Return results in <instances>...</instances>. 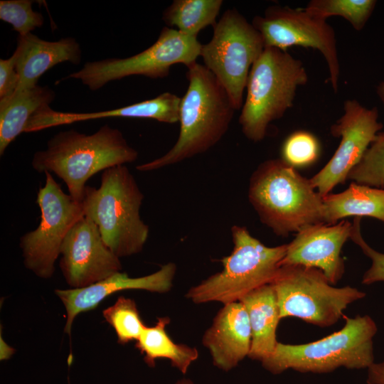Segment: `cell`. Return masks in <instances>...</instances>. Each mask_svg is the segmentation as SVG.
<instances>
[{
    "label": "cell",
    "mask_w": 384,
    "mask_h": 384,
    "mask_svg": "<svg viewBox=\"0 0 384 384\" xmlns=\"http://www.w3.org/2000/svg\"><path fill=\"white\" fill-rule=\"evenodd\" d=\"M376 1L374 0H312L305 9L322 19L341 16L356 31L362 30L370 17Z\"/></svg>",
    "instance_id": "cell-25"
},
{
    "label": "cell",
    "mask_w": 384,
    "mask_h": 384,
    "mask_svg": "<svg viewBox=\"0 0 384 384\" xmlns=\"http://www.w3.org/2000/svg\"><path fill=\"white\" fill-rule=\"evenodd\" d=\"M248 199L260 221L278 236L325 223L322 196L310 179L282 159L258 166L250 179Z\"/></svg>",
    "instance_id": "cell-3"
},
{
    "label": "cell",
    "mask_w": 384,
    "mask_h": 384,
    "mask_svg": "<svg viewBox=\"0 0 384 384\" xmlns=\"http://www.w3.org/2000/svg\"><path fill=\"white\" fill-rule=\"evenodd\" d=\"M308 82L301 60L276 48L265 47L249 73L239 123L245 137L262 141L269 124L292 107L299 87Z\"/></svg>",
    "instance_id": "cell-5"
},
{
    "label": "cell",
    "mask_w": 384,
    "mask_h": 384,
    "mask_svg": "<svg viewBox=\"0 0 384 384\" xmlns=\"http://www.w3.org/2000/svg\"><path fill=\"white\" fill-rule=\"evenodd\" d=\"M137 157V151L122 132L105 124L90 134L75 129L57 133L48 140L45 149L33 154L31 166L38 173L55 174L66 184L68 193L81 203L86 182L93 175Z\"/></svg>",
    "instance_id": "cell-2"
},
{
    "label": "cell",
    "mask_w": 384,
    "mask_h": 384,
    "mask_svg": "<svg viewBox=\"0 0 384 384\" xmlns=\"http://www.w3.org/2000/svg\"><path fill=\"white\" fill-rule=\"evenodd\" d=\"M201 46L197 37L165 26L154 44L142 52L125 58L87 62L80 70L63 80H79L95 91L111 81L132 75L164 78L169 75L171 68L175 64H183L188 68L196 63Z\"/></svg>",
    "instance_id": "cell-10"
},
{
    "label": "cell",
    "mask_w": 384,
    "mask_h": 384,
    "mask_svg": "<svg viewBox=\"0 0 384 384\" xmlns=\"http://www.w3.org/2000/svg\"><path fill=\"white\" fill-rule=\"evenodd\" d=\"M353 223L341 220L336 224L319 223L298 233L287 244L283 265H302L321 270L331 284H336L345 272L341 250L351 238Z\"/></svg>",
    "instance_id": "cell-15"
},
{
    "label": "cell",
    "mask_w": 384,
    "mask_h": 384,
    "mask_svg": "<svg viewBox=\"0 0 384 384\" xmlns=\"http://www.w3.org/2000/svg\"><path fill=\"white\" fill-rule=\"evenodd\" d=\"M188 86L181 97L178 137L163 156L137 166L150 171L176 164L214 146L227 132L235 109L222 85L197 62L187 68Z\"/></svg>",
    "instance_id": "cell-1"
},
{
    "label": "cell",
    "mask_w": 384,
    "mask_h": 384,
    "mask_svg": "<svg viewBox=\"0 0 384 384\" xmlns=\"http://www.w3.org/2000/svg\"><path fill=\"white\" fill-rule=\"evenodd\" d=\"M144 199L125 165L102 172L99 188L87 186L81 201L85 216L92 220L108 247L119 257L140 252L149 236L140 209Z\"/></svg>",
    "instance_id": "cell-4"
},
{
    "label": "cell",
    "mask_w": 384,
    "mask_h": 384,
    "mask_svg": "<svg viewBox=\"0 0 384 384\" xmlns=\"http://www.w3.org/2000/svg\"><path fill=\"white\" fill-rule=\"evenodd\" d=\"M222 0H174L164 11L162 19L167 27L197 37L206 27L217 23Z\"/></svg>",
    "instance_id": "cell-24"
},
{
    "label": "cell",
    "mask_w": 384,
    "mask_h": 384,
    "mask_svg": "<svg viewBox=\"0 0 384 384\" xmlns=\"http://www.w3.org/2000/svg\"><path fill=\"white\" fill-rule=\"evenodd\" d=\"M367 369L368 384H384V361L373 363Z\"/></svg>",
    "instance_id": "cell-32"
},
{
    "label": "cell",
    "mask_w": 384,
    "mask_h": 384,
    "mask_svg": "<svg viewBox=\"0 0 384 384\" xmlns=\"http://www.w3.org/2000/svg\"><path fill=\"white\" fill-rule=\"evenodd\" d=\"M383 128L377 107L368 109L356 100H346L343 115L331 125V134L340 143L328 163L312 178L313 187L323 197L343 184Z\"/></svg>",
    "instance_id": "cell-13"
},
{
    "label": "cell",
    "mask_w": 384,
    "mask_h": 384,
    "mask_svg": "<svg viewBox=\"0 0 384 384\" xmlns=\"http://www.w3.org/2000/svg\"><path fill=\"white\" fill-rule=\"evenodd\" d=\"M270 284L281 319L296 317L320 327L336 324L349 304L366 296L355 287H334L321 270L302 265L280 266Z\"/></svg>",
    "instance_id": "cell-8"
},
{
    "label": "cell",
    "mask_w": 384,
    "mask_h": 384,
    "mask_svg": "<svg viewBox=\"0 0 384 384\" xmlns=\"http://www.w3.org/2000/svg\"><path fill=\"white\" fill-rule=\"evenodd\" d=\"M324 223H337L346 217H371L384 223V188L351 182L343 191L322 197Z\"/></svg>",
    "instance_id": "cell-22"
},
{
    "label": "cell",
    "mask_w": 384,
    "mask_h": 384,
    "mask_svg": "<svg viewBox=\"0 0 384 384\" xmlns=\"http://www.w3.org/2000/svg\"><path fill=\"white\" fill-rule=\"evenodd\" d=\"M181 98L166 92L157 97L117 109L91 112H68L53 110L50 105L37 111L28 121L25 133L38 132L75 122L110 117L152 119L160 122H178Z\"/></svg>",
    "instance_id": "cell-17"
},
{
    "label": "cell",
    "mask_w": 384,
    "mask_h": 384,
    "mask_svg": "<svg viewBox=\"0 0 384 384\" xmlns=\"http://www.w3.org/2000/svg\"><path fill=\"white\" fill-rule=\"evenodd\" d=\"M31 0H1L0 19L12 26L18 36L32 33L43 26L44 17L33 10Z\"/></svg>",
    "instance_id": "cell-28"
},
{
    "label": "cell",
    "mask_w": 384,
    "mask_h": 384,
    "mask_svg": "<svg viewBox=\"0 0 384 384\" xmlns=\"http://www.w3.org/2000/svg\"><path fill=\"white\" fill-rule=\"evenodd\" d=\"M376 92L380 100V101L384 105V81L380 82L377 86Z\"/></svg>",
    "instance_id": "cell-33"
},
{
    "label": "cell",
    "mask_w": 384,
    "mask_h": 384,
    "mask_svg": "<svg viewBox=\"0 0 384 384\" xmlns=\"http://www.w3.org/2000/svg\"><path fill=\"white\" fill-rule=\"evenodd\" d=\"M361 218H354L351 238L360 247L362 252L371 260L370 268L364 273L362 278L363 284H372L384 282V253L372 248L363 238L361 232Z\"/></svg>",
    "instance_id": "cell-30"
},
{
    "label": "cell",
    "mask_w": 384,
    "mask_h": 384,
    "mask_svg": "<svg viewBox=\"0 0 384 384\" xmlns=\"http://www.w3.org/2000/svg\"><path fill=\"white\" fill-rule=\"evenodd\" d=\"M377 330L375 322L368 315L345 317L343 328L319 340L304 344L278 342L261 363L274 375L288 369L325 373L340 367L368 368L374 363L373 339Z\"/></svg>",
    "instance_id": "cell-6"
},
{
    "label": "cell",
    "mask_w": 384,
    "mask_h": 384,
    "mask_svg": "<svg viewBox=\"0 0 384 384\" xmlns=\"http://www.w3.org/2000/svg\"><path fill=\"white\" fill-rule=\"evenodd\" d=\"M252 24L261 34L265 47L287 51L292 46L319 50L329 70V81L336 92L340 75L335 31L322 19L305 9L272 6L263 16H255Z\"/></svg>",
    "instance_id": "cell-12"
},
{
    "label": "cell",
    "mask_w": 384,
    "mask_h": 384,
    "mask_svg": "<svg viewBox=\"0 0 384 384\" xmlns=\"http://www.w3.org/2000/svg\"><path fill=\"white\" fill-rule=\"evenodd\" d=\"M44 174L45 184L36 196L39 225L20 238L19 245L25 267L37 277L49 279L66 235L85 215L81 203L65 193L50 173Z\"/></svg>",
    "instance_id": "cell-11"
},
{
    "label": "cell",
    "mask_w": 384,
    "mask_h": 384,
    "mask_svg": "<svg viewBox=\"0 0 384 384\" xmlns=\"http://www.w3.org/2000/svg\"><path fill=\"white\" fill-rule=\"evenodd\" d=\"M16 55V67L19 81L17 90L38 85L40 78L55 65L69 62L78 65L81 60L80 46L73 37L48 41L30 33L18 36Z\"/></svg>",
    "instance_id": "cell-19"
},
{
    "label": "cell",
    "mask_w": 384,
    "mask_h": 384,
    "mask_svg": "<svg viewBox=\"0 0 384 384\" xmlns=\"http://www.w3.org/2000/svg\"><path fill=\"white\" fill-rule=\"evenodd\" d=\"M202 343L209 351L213 363L229 371L248 355L252 331L249 316L240 301L224 304L205 331Z\"/></svg>",
    "instance_id": "cell-18"
},
{
    "label": "cell",
    "mask_w": 384,
    "mask_h": 384,
    "mask_svg": "<svg viewBox=\"0 0 384 384\" xmlns=\"http://www.w3.org/2000/svg\"><path fill=\"white\" fill-rule=\"evenodd\" d=\"M232 252L221 262L223 270L192 287L186 297L196 304L218 302L223 305L240 301L275 277L287 244L268 247L243 226L231 228Z\"/></svg>",
    "instance_id": "cell-7"
},
{
    "label": "cell",
    "mask_w": 384,
    "mask_h": 384,
    "mask_svg": "<svg viewBox=\"0 0 384 384\" xmlns=\"http://www.w3.org/2000/svg\"><path fill=\"white\" fill-rule=\"evenodd\" d=\"M320 145L316 137L306 131L291 134L282 148V159L294 167H303L315 162L319 155Z\"/></svg>",
    "instance_id": "cell-29"
},
{
    "label": "cell",
    "mask_w": 384,
    "mask_h": 384,
    "mask_svg": "<svg viewBox=\"0 0 384 384\" xmlns=\"http://www.w3.org/2000/svg\"><path fill=\"white\" fill-rule=\"evenodd\" d=\"M348 179L359 184L384 188V132H379Z\"/></svg>",
    "instance_id": "cell-27"
},
{
    "label": "cell",
    "mask_w": 384,
    "mask_h": 384,
    "mask_svg": "<svg viewBox=\"0 0 384 384\" xmlns=\"http://www.w3.org/2000/svg\"><path fill=\"white\" fill-rule=\"evenodd\" d=\"M55 92L47 86L15 91L0 99V156L22 133L31 117L55 100Z\"/></svg>",
    "instance_id": "cell-21"
},
{
    "label": "cell",
    "mask_w": 384,
    "mask_h": 384,
    "mask_svg": "<svg viewBox=\"0 0 384 384\" xmlns=\"http://www.w3.org/2000/svg\"><path fill=\"white\" fill-rule=\"evenodd\" d=\"M60 255L59 265L71 289L90 286L122 270L119 257L105 244L96 224L86 216L70 229Z\"/></svg>",
    "instance_id": "cell-14"
},
{
    "label": "cell",
    "mask_w": 384,
    "mask_h": 384,
    "mask_svg": "<svg viewBox=\"0 0 384 384\" xmlns=\"http://www.w3.org/2000/svg\"><path fill=\"white\" fill-rule=\"evenodd\" d=\"M102 314L121 344L137 341L146 326L135 302L129 298L119 297L113 305L103 310Z\"/></svg>",
    "instance_id": "cell-26"
},
{
    "label": "cell",
    "mask_w": 384,
    "mask_h": 384,
    "mask_svg": "<svg viewBox=\"0 0 384 384\" xmlns=\"http://www.w3.org/2000/svg\"><path fill=\"white\" fill-rule=\"evenodd\" d=\"M169 322V317H159L154 326H146L135 346L144 355V362L149 367H154L156 359L165 358L170 361L173 367L186 374L191 363L198 358V351L194 347L176 343L166 331Z\"/></svg>",
    "instance_id": "cell-23"
},
{
    "label": "cell",
    "mask_w": 384,
    "mask_h": 384,
    "mask_svg": "<svg viewBox=\"0 0 384 384\" xmlns=\"http://www.w3.org/2000/svg\"><path fill=\"white\" fill-rule=\"evenodd\" d=\"M174 384H193V383L189 378H182L177 380Z\"/></svg>",
    "instance_id": "cell-34"
},
{
    "label": "cell",
    "mask_w": 384,
    "mask_h": 384,
    "mask_svg": "<svg viewBox=\"0 0 384 384\" xmlns=\"http://www.w3.org/2000/svg\"><path fill=\"white\" fill-rule=\"evenodd\" d=\"M14 53L7 59H0V99L12 95L17 89L19 78Z\"/></svg>",
    "instance_id": "cell-31"
},
{
    "label": "cell",
    "mask_w": 384,
    "mask_h": 384,
    "mask_svg": "<svg viewBox=\"0 0 384 384\" xmlns=\"http://www.w3.org/2000/svg\"><path fill=\"white\" fill-rule=\"evenodd\" d=\"M264 49L260 32L235 8L223 14L211 39L202 44L204 65L224 87L235 110L242 107L250 71Z\"/></svg>",
    "instance_id": "cell-9"
},
{
    "label": "cell",
    "mask_w": 384,
    "mask_h": 384,
    "mask_svg": "<svg viewBox=\"0 0 384 384\" xmlns=\"http://www.w3.org/2000/svg\"><path fill=\"white\" fill-rule=\"evenodd\" d=\"M176 272V265L169 262L156 272L143 277H131L125 272H119L86 287L55 289V294L66 310L65 332L70 334L73 322L79 314L95 309L102 301L115 292L129 289L158 293L169 292Z\"/></svg>",
    "instance_id": "cell-16"
},
{
    "label": "cell",
    "mask_w": 384,
    "mask_h": 384,
    "mask_svg": "<svg viewBox=\"0 0 384 384\" xmlns=\"http://www.w3.org/2000/svg\"><path fill=\"white\" fill-rule=\"evenodd\" d=\"M240 302L247 310L252 331L248 358L261 362L272 353L278 343L276 331L281 318L275 291L270 283L250 292Z\"/></svg>",
    "instance_id": "cell-20"
}]
</instances>
